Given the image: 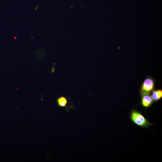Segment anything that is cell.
Masks as SVG:
<instances>
[{
  "label": "cell",
  "mask_w": 162,
  "mask_h": 162,
  "mask_svg": "<svg viewBox=\"0 0 162 162\" xmlns=\"http://www.w3.org/2000/svg\"><path fill=\"white\" fill-rule=\"evenodd\" d=\"M130 117L133 122L140 127L146 128L152 124L140 112L134 109L131 111Z\"/></svg>",
  "instance_id": "obj_1"
},
{
  "label": "cell",
  "mask_w": 162,
  "mask_h": 162,
  "mask_svg": "<svg viewBox=\"0 0 162 162\" xmlns=\"http://www.w3.org/2000/svg\"><path fill=\"white\" fill-rule=\"evenodd\" d=\"M154 88V81L151 77L148 76L143 82L140 90V95L150 94Z\"/></svg>",
  "instance_id": "obj_2"
},
{
  "label": "cell",
  "mask_w": 162,
  "mask_h": 162,
  "mask_svg": "<svg viewBox=\"0 0 162 162\" xmlns=\"http://www.w3.org/2000/svg\"><path fill=\"white\" fill-rule=\"evenodd\" d=\"M141 103L142 105L145 108L150 106L154 103L150 94H144L141 95Z\"/></svg>",
  "instance_id": "obj_3"
},
{
  "label": "cell",
  "mask_w": 162,
  "mask_h": 162,
  "mask_svg": "<svg viewBox=\"0 0 162 162\" xmlns=\"http://www.w3.org/2000/svg\"><path fill=\"white\" fill-rule=\"evenodd\" d=\"M151 96L154 101L160 100L162 97V90L158 89L153 90L152 92Z\"/></svg>",
  "instance_id": "obj_4"
},
{
  "label": "cell",
  "mask_w": 162,
  "mask_h": 162,
  "mask_svg": "<svg viewBox=\"0 0 162 162\" xmlns=\"http://www.w3.org/2000/svg\"><path fill=\"white\" fill-rule=\"evenodd\" d=\"M57 105L60 107H65L68 103L67 98L64 96L59 97L57 100Z\"/></svg>",
  "instance_id": "obj_5"
}]
</instances>
